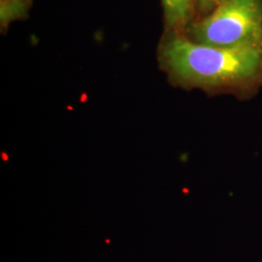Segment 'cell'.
I'll return each mask as SVG.
<instances>
[{
    "instance_id": "6da1fadb",
    "label": "cell",
    "mask_w": 262,
    "mask_h": 262,
    "mask_svg": "<svg viewBox=\"0 0 262 262\" xmlns=\"http://www.w3.org/2000/svg\"><path fill=\"white\" fill-rule=\"evenodd\" d=\"M170 73L186 84L215 88L249 81L262 71V46L215 47L174 35L161 49Z\"/></svg>"
},
{
    "instance_id": "277c9868",
    "label": "cell",
    "mask_w": 262,
    "mask_h": 262,
    "mask_svg": "<svg viewBox=\"0 0 262 262\" xmlns=\"http://www.w3.org/2000/svg\"><path fill=\"white\" fill-rule=\"evenodd\" d=\"M32 0H1V26L7 27L11 20L27 16Z\"/></svg>"
},
{
    "instance_id": "7a4b0ae2",
    "label": "cell",
    "mask_w": 262,
    "mask_h": 262,
    "mask_svg": "<svg viewBox=\"0 0 262 262\" xmlns=\"http://www.w3.org/2000/svg\"><path fill=\"white\" fill-rule=\"evenodd\" d=\"M195 42L215 47L262 46V0H219L191 28Z\"/></svg>"
},
{
    "instance_id": "3957f363",
    "label": "cell",
    "mask_w": 262,
    "mask_h": 262,
    "mask_svg": "<svg viewBox=\"0 0 262 262\" xmlns=\"http://www.w3.org/2000/svg\"><path fill=\"white\" fill-rule=\"evenodd\" d=\"M166 26L170 28H184L191 19L195 0H161Z\"/></svg>"
},
{
    "instance_id": "5b68a950",
    "label": "cell",
    "mask_w": 262,
    "mask_h": 262,
    "mask_svg": "<svg viewBox=\"0 0 262 262\" xmlns=\"http://www.w3.org/2000/svg\"><path fill=\"white\" fill-rule=\"evenodd\" d=\"M219 0H198L199 7L202 11H209L214 8Z\"/></svg>"
}]
</instances>
